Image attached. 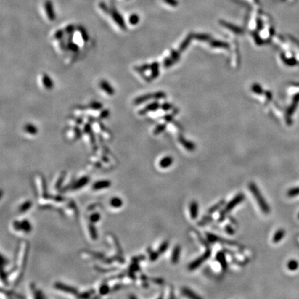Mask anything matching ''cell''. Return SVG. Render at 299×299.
Masks as SVG:
<instances>
[{"mask_svg": "<svg viewBox=\"0 0 299 299\" xmlns=\"http://www.w3.org/2000/svg\"><path fill=\"white\" fill-rule=\"evenodd\" d=\"M32 206V202L30 200H28V201H26L25 202H24L23 204H21L19 207V211L20 213H24L26 211H27L28 209H30Z\"/></svg>", "mask_w": 299, "mask_h": 299, "instance_id": "obj_21", "label": "cell"}, {"mask_svg": "<svg viewBox=\"0 0 299 299\" xmlns=\"http://www.w3.org/2000/svg\"><path fill=\"white\" fill-rule=\"evenodd\" d=\"M296 263L295 261H291L288 265V267L290 269H295L296 268Z\"/></svg>", "mask_w": 299, "mask_h": 299, "instance_id": "obj_45", "label": "cell"}, {"mask_svg": "<svg viewBox=\"0 0 299 299\" xmlns=\"http://www.w3.org/2000/svg\"><path fill=\"white\" fill-rule=\"evenodd\" d=\"M91 126H90L89 124H86L85 126V132L90 133V132H91Z\"/></svg>", "mask_w": 299, "mask_h": 299, "instance_id": "obj_46", "label": "cell"}, {"mask_svg": "<svg viewBox=\"0 0 299 299\" xmlns=\"http://www.w3.org/2000/svg\"><path fill=\"white\" fill-rule=\"evenodd\" d=\"M89 181V178L85 176V177H82L80 179L73 184V185L71 186L70 189L71 190H78L81 188L83 186L87 185L88 182Z\"/></svg>", "mask_w": 299, "mask_h": 299, "instance_id": "obj_8", "label": "cell"}, {"mask_svg": "<svg viewBox=\"0 0 299 299\" xmlns=\"http://www.w3.org/2000/svg\"><path fill=\"white\" fill-rule=\"evenodd\" d=\"M74 30H75L74 26L72 25V24H69V25L67 26L66 28H65V32H66L67 34L72 35L73 32L74 31Z\"/></svg>", "mask_w": 299, "mask_h": 299, "instance_id": "obj_38", "label": "cell"}, {"mask_svg": "<svg viewBox=\"0 0 299 299\" xmlns=\"http://www.w3.org/2000/svg\"><path fill=\"white\" fill-rule=\"evenodd\" d=\"M168 246H169L168 241L163 242L160 245V247H159L158 251L159 252V253H164L165 251L168 249Z\"/></svg>", "mask_w": 299, "mask_h": 299, "instance_id": "obj_32", "label": "cell"}, {"mask_svg": "<svg viewBox=\"0 0 299 299\" xmlns=\"http://www.w3.org/2000/svg\"><path fill=\"white\" fill-rule=\"evenodd\" d=\"M180 252H181V248H180L179 246H176V247L174 248L173 254H172L171 258L172 263L174 264L178 263L180 256Z\"/></svg>", "mask_w": 299, "mask_h": 299, "instance_id": "obj_14", "label": "cell"}, {"mask_svg": "<svg viewBox=\"0 0 299 299\" xmlns=\"http://www.w3.org/2000/svg\"><path fill=\"white\" fill-rule=\"evenodd\" d=\"M99 8L104 12V13H105L107 14H110V9L107 7V4H106L105 3L103 2V1H102V2H101V3H99Z\"/></svg>", "mask_w": 299, "mask_h": 299, "instance_id": "obj_35", "label": "cell"}, {"mask_svg": "<svg viewBox=\"0 0 299 299\" xmlns=\"http://www.w3.org/2000/svg\"><path fill=\"white\" fill-rule=\"evenodd\" d=\"M206 236H207L208 240L209 241V242H211V243L217 242H223V241H224V242H228V243H230V245H234V244H233V242H229V241H225L223 239L221 238V237H219L218 236H217V235H216L212 234V233H206Z\"/></svg>", "mask_w": 299, "mask_h": 299, "instance_id": "obj_15", "label": "cell"}, {"mask_svg": "<svg viewBox=\"0 0 299 299\" xmlns=\"http://www.w3.org/2000/svg\"><path fill=\"white\" fill-rule=\"evenodd\" d=\"M112 185L111 181L109 180H101L95 182L92 186V188L94 190H99L105 188H109Z\"/></svg>", "mask_w": 299, "mask_h": 299, "instance_id": "obj_9", "label": "cell"}, {"mask_svg": "<svg viewBox=\"0 0 299 299\" xmlns=\"http://www.w3.org/2000/svg\"><path fill=\"white\" fill-rule=\"evenodd\" d=\"M100 220H101V214L95 212L90 215L89 221L91 222V223L94 224V223L98 222Z\"/></svg>", "mask_w": 299, "mask_h": 299, "instance_id": "obj_23", "label": "cell"}, {"mask_svg": "<svg viewBox=\"0 0 299 299\" xmlns=\"http://www.w3.org/2000/svg\"><path fill=\"white\" fill-rule=\"evenodd\" d=\"M225 230H226L227 233H229V235H233L235 233V230L233 229V227L230 226L229 225L226 226V227H225Z\"/></svg>", "mask_w": 299, "mask_h": 299, "instance_id": "obj_43", "label": "cell"}, {"mask_svg": "<svg viewBox=\"0 0 299 299\" xmlns=\"http://www.w3.org/2000/svg\"><path fill=\"white\" fill-rule=\"evenodd\" d=\"M89 230L90 235H91V239H97V237H98L97 231H96V229H95V226H94L93 225V223H91V224H89Z\"/></svg>", "mask_w": 299, "mask_h": 299, "instance_id": "obj_25", "label": "cell"}, {"mask_svg": "<svg viewBox=\"0 0 299 299\" xmlns=\"http://www.w3.org/2000/svg\"><path fill=\"white\" fill-rule=\"evenodd\" d=\"M151 280L155 284H162L163 283V280L161 279V278H152Z\"/></svg>", "mask_w": 299, "mask_h": 299, "instance_id": "obj_44", "label": "cell"}, {"mask_svg": "<svg viewBox=\"0 0 299 299\" xmlns=\"http://www.w3.org/2000/svg\"><path fill=\"white\" fill-rule=\"evenodd\" d=\"M123 204V200L118 197H112L110 201V205L112 206V207L115 208H120Z\"/></svg>", "mask_w": 299, "mask_h": 299, "instance_id": "obj_13", "label": "cell"}, {"mask_svg": "<svg viewBox=\"0 0 299 299\" xmlns=\"http://www.w3.org/2000/svg\"><path fill=\"white\" fill-rule=\"evenodd\" d=\"M190 216H191V218L194 219L197 218L198 215V204L197 202L195 201H193L191 202L190 205Z\"/></svg>", "mask_w": 299, "mask_h": 299, "instance_id": "obj_12", "label": "cell"}, {"mask_svg": "<svg viewBox=\"0 0 299 299\" xmlns=\"http://www.w3.org/2000/svg\"><path fill=\"white\" fill-rule=\"evenodd\" d=\"M224 204H225V201H224V200H221V201L219 202L218 204H215V205L213 206H212L211 208H210L209 209H208V214L214 213L215 212H216L217 210H218L219 209H220V208H222V206L223 205H224Z\"/></svg>", "mask_w": 299, "mask_h": 299, "instance_id": "obj_20", "label": "cell"}, {"mask_svg": "<svg viewBox=\"0 0 299 299\" xmlns=\"http://www.w3.org/2000/svg\"><path fill=\"white\" fill-rule=\"evenodd\" d=\"M13 227H14V229H15V231H22L21 222H19V221H14Z\"/></svg>", "mask_w": 299, "mask_h": 299, "instance_id": "obj_39", "label": "cell"}, {"mask_svg": "<svg viewBox=\"0 0 299 299\" xmlns=\"http://www.w3.org/2000/svg\"><path fill=\"white\" fill-rule=\"evenodd\" d=\"M99 86L103 91H105L107 95L113 96L115 94V90L110 84L105 80H103L99 83Z\"/></svg>", "mask_w": 299, "mask_h": 299, "instance_id": "obj_7", "label": "cell"}, {"mask_svg": "<svg viewBox=\"0 0 299 299\" xmlns=\"http://www.w3.org/2000/svg\"><path fill=\"white\" fill-rule=\"evenodd\" d=\"M52 200H54L56 202H63L65 201V199L62 197V196L60 195H56L54 197H52Z\"/></svg>", "mask_w": 299, "mask_h": 299, "instance_id": "obj_42", "label": "cell"}, {"mask_svg": "<svg viewBox=\"0 0 299 299\" xmlns=\"http://www.w3.org/2000/svg\"><path fill=\"white\" fill-rule=\"evenodd\" d=\"M24 131L28 134L30 135H36L38 133V128H36V126L31 123L26 124L24 126Z\"/></svg>", "mask_w": 299, "mask_h": 299, "instance_id": "obj_16", "label": "cell"}, {"mask_svg": "<svg viewBox=\"0 0 299 299\" xmlns=\"http://www.w3.org/2000/svg\"><path fill=\"white\" fill-rule=\"evenodd\" d=\"M65 175H66V173H65V172H62L60 177H59L58 181H56V189H60V188L61 187V186H62V184L63 183V181H64V179H65Z\"/></svg>", "mask_w": 299, "mask_h": 299, "instance_id": "obj_28", "label": "cell"}, {"mask_svg": "<svg viewBox=\"0 0 299 299\" xmlns=\"http://www.w3.org/2000/svg\"><path fill=\"white\" fill-rule=\"evenodd\" d=\"M89 107L93 110H101L102 108H103V104H102L101 103H99V102H98V101H93L90 103Z\"/></svg>", "mask_w": 299, "mask_h": 299, "instance_id": "obj_30", "label": "cell"}, {"mask_svg": "<svg viewBox=\"0 0 299 299\" xmlns=\"http://www.w3.org/2000/svg\"><path fill=\"white\" fill-rule=\"evenodd\" d=\"M94 290H89V291H87V292H86L82 293V294H78V296L79 298H89V297L91 296V295L94 294Z\"/></svg>", "mask_w": 299, "mask_h": 299, "instance_id": "obj_33", "label": "cell"}, {"mask_svg": "<svg viewBox=\"0 0 299 299\" xmlns=\"http://www.w3.org/2000/svg\"><path fill=\"white\" fill-rule=\"evenodd\" d=\"M150 249H147V252L149 253V255H150V260L151 261H155L158 258H159V255L160 253H159V251H157V252H155V251H151V250H149Z\"/></svg>", "mask_w": 299, "mask_h": 299, "instance_id": "obj_29", "label": "cell"}, {"mask_svg": "<svg viewBox=\"0 0 299 299\" xmlns=\"http://www.w3.org/2000/svg\"><path fill=\"white\" fill-rule=\"evenodd\" d=\"M182 292L183 294L185 295V296L189 297L190 298H200L201 297L199 296L198 295H197L195 293L192 292V290H190V289L184 287L182 289Z\"/></svg>", "mask_w": 299, "mask_h": 299, "instance_id": "obj_19", "label": "cell"}, {"mask_svg": "<svg viewBox=\"0 0 299 299\" xmlns=\"http://www.w3.org/2000/svg\"><path fill=\"white\" fill-rule=\"evenodd\" d=\"M44 9L48 19L50 20V21H54V20H56V14H55L54 5H53L52 0H46V1H45Z\"/></svg>", "mask_w": 299, "mask_h": 299, "instance_id": "obj_5", "label": "cell"}, {"mask_svg": "<svg viewBox=\"0 0 299 299\" xmlns=\"http://www.w3.org/2000/svg\"><path fill=\"white\" fill-rule=\"evenodd\" d=\"M139 22V17L136 14H132L129 17V22L132 25H136Z\"/></svg>", "mask_w": 299, "mask_h": 299, "instance_id": "obj_26", "label": "cell"}, {"mask_svg": "<svg viewBox=\"0 0 299 299\" xmlns=\"http://www.w3.org/2000/svg\"><path fill=\"white\" fill-rule=\"evenodd\" d=\"M249 190H251V193L253 194L254 197L256 199L258 204L261 210H263V212L265 213H269V206H268L267 203L266 202L263 195H262L261 192H260L258 188V186L255 185V184L253 183V182H251V183L249 184Z\"/></svg>", "mask_w": 299, "mask_h": 299, "instance_id": "obj_1", "label": "cell"}, {"mask_svg": "<svg viewBox=\"0 0 299 299\" xmlns=\"http://www.w3.org/2000/svg\"><path fill=\"white\" fill-rule=\"evenodd\" d=\"M140 270V267H139V265H138V263H134L132 262V263L131 264V265L130 266V268H129V271H132V272H136L137 271H139Z\"/></svg>", "mask_w": 299, "mask_h": 299, "instance_id": "obj_36", "label": "cell"}, {"mask_svg": "<svg viewBox=\"0 0 299 299\" xmlns=\"http://www.w3.org/2000/svg\"><path fill=\"white\" fill-rule=\"evenodd\" d=\"M42 81L43 85L46 88V89H52L54 87V81H52L51 77H49L46 73H43L42 74Z\"/></svg>", "mask_w": 299, "mask_h": 299, "instance_id": "obj_10", "label": "cell"}, {"mask_svg": "<svg viewBox=\"0 0 299 299\" xmlns=\"http://www.w3.org/2000/svg\"><path fill=\"white\" fill-rule=\"evenodd\" d=\"M67 47H68V49H69V50L71 51V52H78V50H79L78 45L77 44H75V43H74V42H69L68 43V44H67Z\"/></svg>", "mask_w": 299, "mask_h": 299, "instance_id": "obj_31", "label": "cell"}, {"mask_svg": "<svg viewBox=\"0 0 299 299\" xmlns=\"http://www.w3.org/2000/svg\"><path fill=\"white\" fill-rule=\"evenodd\" d=\"M244 199H245V195H244L242 193H239L238 194H237L231 201L229 202V203L226 204L224 209L220 212V219H219V221H220V222H222V221L224 220L226 215L227 213H229L233 208H234L237 204L241 203V202L244 200Z\"/></svg>", "mask_w": 299, "mask_h": 299, "instance_id": "obj_2", "label": "cell"}, {"mask_svg": "<svg viewBox=\"0 0 299 299\" xmlns=\"http://www.w3.org/2000/svg\"><path fill=\"white\" fill-rule=\"evenodd\" d=\"M216 258L217 261H218L219 263H220L221 267L224 270H226L228 267V264H227L226 257H225V254L224 252H222V251H220L217 253L216 255Z\"/></svg>", "mask_w": 299, "mask_h": 299, "instance_id": "obj_11", "label": "cell"}, {"mask_svg": "<svg viewBox=\"0 0 299 299\" xmlns=\"http://www.w3.org/2000/svg\"><path fill=\"white\" fill-rule=\"evenodd\" d=\"M173 159L171 157H165V158L161 159L160 162H159V165H160L161 168H165L169 167L173 163Z\"/></svg>", "mask_w": 299, "mask_h": 299, "instance_id": "obj_18", "label": "cell"}, {"mask_svg": "<svg viewBox=\"0 0 299 299\" xmlns=\"http://www.w3.org/2000/svg\"><path fill=\"white\" fill-rule=\"evenodd\" d=\"M284 232L283 230L278 231L276 233V234L274 235L273 241L274 242H279L280 239L282 238V237L284 236Z\"/></svg>", "mask_w": 299, "mask_h": 299, "instance_id": "obj_27", "label": "cell"}, {"mask_svg": "<svg viewBox=\"0 0 299 299\" xmlns=\"http://www.w3.org/2000/svg\"><path fill=\"white\" fill-rule=\"evenodd\" d=\"M21 225H22V231H23L24 232H25L26 233H28L31 231L32 226L28 220H22L21 222Z\"/></svg>", "mask_w": 299, "mask_h": 299, "instance_id": "obj_17", "label": "cell"}, {"mask_svg": "<svg viewBox=\"0 0 299 299\" xmlns=\"http://www.w3.org/2000/svg\"><path fill=\"white\" fill-rule=\"evenodd\" d=\"M78 30H79L80 33H81V35L83 40L85 41V42H87V41L89 40V35H88L87 30H85V28L83 27V26H79Z\"/></svg>", "mask_w": 299, "mask_h": 299, "instance_id": "obj_24", "label": "cell"}, {"mask_svg": "<svg viewBox=\"0 0 299 299\" xmlns=\"http://www.w3.org/2000/svg\"><path fill=\"white\" fill-rule=\"evenodd\" d=\"M110 115V112L108 110H103L101 112V114H100V117L101 118H107V116Z\"/></svg>", "mask_w": 299, "mask_h": 299, "instance_id": "obj_40", "label": "cell"}, {"mask_svg": "<svg viewBox=\"0 0 299 299\" xmlns=\"http://www.w3.org/2000/svg\"><path fill=\"white\" fill-rule=\"evenodd\" d=\"M210 255H211V251H210L209 249H208L206 251V252L204 253L201 257L198 258L197 259H196L195 261H193L192 263L190 264L189 267H188V269H189L190 270L196 269L197 268H198L199 267H200V266L202 264L204 263V262H205L206 260L209 258Z\"/></svg>", "mask_w": 299, "mask_h": 299, "instance_id": "obj_4", "label": "cell"}, {"mask_svg": "<svg viewBox=\"0 0 299 299\" xmlns=\"http://www.w3.org/2000/svg\"><path fill=\"white\" fill-rule=\"evenodd\" d=\"M212 220H213V218H212L211 216H206V217H204V218L202 219V220L200 221V222L198 223V224L200 225V226H204V225H205L206 224H208V223H209L210 221H212Z\"/></svg>", "mask_w": 299, "mask_h": 299, "instance_id": "obj_34", "label": "cell"}, {"mask_svg": "<svg viewBox=\"0 0 299 299\" xmlns=\"http://www.w3.org/2000/svg\"><path fill=\"white\" fill-rule=\"evenodd\" d=\"M145 258V256L143 255H139V256H136V257H133L132 258V261L134 262V263H138L139 261H143Z\"/></svg>", "mask_w": 299, "mask_h": 299, "instance_id": "obj_41", "label": "cell"}, {"mask_svg": "<svg viewBox=\"0 0 299 299\" xmlns=\"http://www.w3.org/2000/svg\"><path fill=\"white\" fill-rule=\"evenodd\" d=\"M110 291L111 290L107 284H103L99 288V294L101 296H105V295H107Z\"/></svg>", "mask_w": 299, "mask_h": 299, "instance_id": "obj_22", "label": "cell"}, {"mask_svg": "<svg viewBox=\"0 0 299 299\" xmlns=\"http://www.w3.org/2000/svg\"><path fill=\"white\" fill-rule=\"evenodd\" d=\"M54 287L55 288L57 289V290L63 291V292L67 293H70V294L73 295H76L77 296L78 295V291L75 290V288L71 287L70 286L66 285V284L61 283V282H56V283H55Z\"/></svg>", "mask_w": 299, "mask_h": 299, "instance_id": "obj_6", "label": "cell"}, {"mask_svg": "<svg viewBox=\"0 0 299 299\" xmlns=\"http://www.w3.org/2000/svg\"><path fill=\"white\" fill-rule=\"evenodd\" d=\"M64 30L59 29L57 30V31L54 34V38L56 39V40H61L62 38V37L64 36Z\"/></svg>", "mask_w": 299, "mask_h": 299, "instance_id": "obj_37", "label": "cell"}, {"mask_svg": "<svg viewBox=\"0 0 299 299\" xmlns=\"http://www.w3.org/2000/svg\"><path fill=\"white\" fill-rule=\"evenodd\" d=\"M110 14L112 19L115 22V23L119 26L120 28H121L123 30H126L127 29V26L123 17H122V15H120L119 12L117 11V9L115 7H112L110 8Z\"/></svg>", "mask_w": 299, "mask_h": 299, "instance_id": "obj_3", "label": "cell"}]
</instances>
